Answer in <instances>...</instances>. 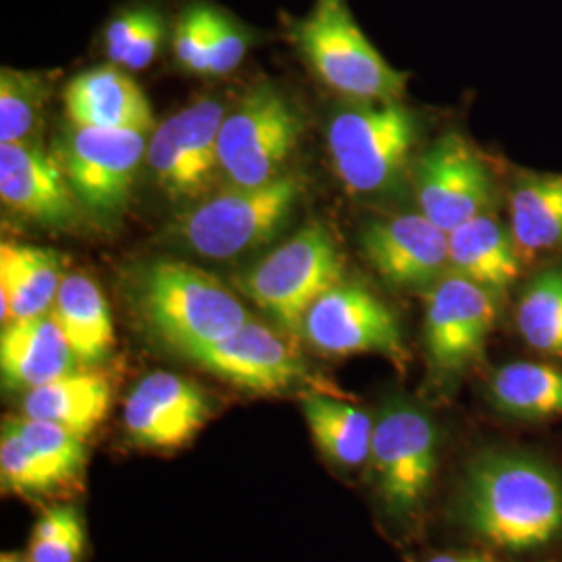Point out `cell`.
Wrapping results in <instances>:
<instances>
[{
  "label": "cell",
  "mask_w": 562,
  "mask_h": 562,
  "mask_svg": "<svg viewBox=\"0 0 562 562\" xmlns=\"http://www.w3.org/2000/svg\"><path fill=\"white\" fill-rule=\"evenodd\" d=\"M461 517L494 548L540 550L562 536V477L522 452H485L469 464Z\"/></svg>",
  "instance_id": "cell-1"
},
{
  "label": "cell",
  "mask_w": 562,
  "mask_h": 562,
  "mask_svg": "<svg viewBox=\"0 0 562 562\" xmlns=\"http://www.w3.org/2000/svg\"><path fill=\"white\" fill-rule=\"evenodd\" d=\"M136 294L146 325L183 359L229 338L252 319L222 281L190 262L148 265Z\"/></svg>",
  "instance_id": "cell-2"
},
{
  "label": "cell",
  "mask_w": 562,
  "mask_h": 562,
  "mask_svg": "<svg viewBox=\"0 0 562 562\" xmlns=\"http://www.w3.org/2000/svg\"><path fill=\"white\" fill-rule=\"evenodd\" d=\"M283 25L285 38L331 90L357 101H401L406 74L367 38L348 0H313L304 15Z\"/></svg>",
  "instance_id": "cell-3"
},
{
  "label": "cell",
  "mask_w": 562,
  "mask_h": 562,
  "mask_svg": "<svg viewBox=\"0 0 562 562\" xmlns=\"http://www.w3.org/2000/svg\"><path fill=\"white\" fill-rule=\"evenodd\" d=\"M306 192L299 171H285L261 186H229L202 199L180 223V240L206 259H234L276 238Z\"/></svg>",
  "instance_id": "cell-4"
},
{
  "label": "cell",
  "mask_w": 562,
  "mask_h": 562,
  "mask_svg": "<svg viewBox=\"0 0 562 562\" xmlns=\"http://www.w3.org/2000/svg\"><path fill=\"white\" fill-rule=\"evenodd\" d=\"M417 140V117L401 101H361L338 111L327 130L336 176L357 196H378L396 188Z\"/></svg>",
  "instance_id": "cell-5"
},
{
  "label": "cell",
  "mask_w": 562,
  "mask_h": 562,
  "mask_svg": "<svg viewBox=\"0 0 562 562\" xmlns=\"http://www.w3.org/2000/svg\"><path fill=\"white\" fill-rule=\"evenodd\" d=\"M344 280V261L331 232L313 223L236 278L246 299L292 338H302L311 306Z\"/></svg>",
  "instance_id": "cell-6"
},
{
  "label": "cell",
  "mask_w": 562,
  "mask_h": 562,
  "mask_svg": "<svg viewBox=\"0 0 562 562\" xmlns=\"http://www.w3.org/2000/svg\"><path fill=\"white\" fill-rule=\"evenodd\" d=\"M438 427L404 398L383 404L373 425L369 464L390 517L406 521L422 510L438 469Z\"/></svg>",
  "instance_id": "cell-7"
},
{
  "label": "cell",
  "mask_w": 562,
  "mask_h": 562,
  "mask_svg": "<svg viewBox=\"0 0 562 562\" xmlns=\"http://www.w3.org/2000/svg\"><path fill=\"white\" fill-rule=\"evenodd\" d=\"M304 121L280 88L259 83L227 111L220 132V165L229 186L250 188L280 178L301 142Z\"/></svg>",
  "instance_id": "cell-8"
},
{
  "label": "cell",
  "mask_w": 562,
  "mask_h": 562,
  "mask_svg": "<svg viewBox=\"0 0 562 562\" xmlns=\"http://www.w3.org/2000/svg\"><path fill=\"white\" fill-rule=\"evenodd\" d=\"M225 115L222 102L202 99L155 127L146 162L171 201H202L222 176L220 132Z\"/></svg>",
  "instance_id": "cell-9"
},
{
  "label": "cell",
  "mask_w": 562,
  "mask_h": 562,
  "mask_svg": "<svg viewBox=\"0 0 562 562\" xmlns=\"http://www.w3.org/2000/svg\"><path fill=\"white\" fill-rule=\"evenodd\" d=\"M148 140L142 132L74 125L60 140L57 161L83 209L111 217L132 196Z\"/></svg>",
  "instance_id": "cell-10"
},
{
  "label": "cell",
  "mask_w": 562,
  "mask_h": 562,
  "mask_svg": "<svg viewBox=\"0 0 562 562\" xmlns=\"http://www.w3.org/2000/svg\"><path fill=\"white\" fill-rule=\"evenodd\" d=\"M302 338L327 357L373 352L396 362L406 359L396 313L357 281H338L311 306Z\"/></svg>",
  "instance_id": "cell-11"
},
{
  "label": "cell",
  "mask_w": 562,
  "mask_h": 562,
  "mask_svg": "<svg viewBox=\"0 0 562 562\" xmlns=\"http://www.w3.org/2000/svg\"><path fill=\"white\" fill-rule=\"evenodd\" d=\"M413 176L423 215L446 234L487 215L496 199L487 162L461 134H446L434 142L415 162Z\"/></svg>",
  "instance_id": "cell-12"
},
{
  "label": "cell",
  "mask_w": 562,
  "mask_h": 562,
  "mask_svg": "<svg viewBox=\"0 0 562 562\" xmlns=\"http://www.w3.org/2000/svg\"><path fill=\"white\" fill-rule=\"evenodd\" d=\"M496 319V294L482 285L454 273L429 285L423 338L434 369L454 375L480 361Z\"/></svg>",
  "instance_id": "cell-13"
},
{
  "label": "cell",
  "mask_w": 562,
  "mask_h": 562,
  "mask_svg": "<svg viewBox=\"0 0 562 562\" xmlns=\"http://www.w3.org/2000/svg\"><path fill=\"white\" fill-rule=\"evenodd\" d=\"M223 382L255 394H280L306 382L294 338L265 323H244L229 338L186 357Z\"/></svg>",
  "instance_id": "cell-14"
},
{
  "label": "cell",
  "mask_w": 562,
  "mask_h": 562,
  "mask_svg": "<svg viewBox=\"0 0 562 562\" xmlns=\"http://www.w3.org/2000/svg\"><path fill=\"white\" fill-rule=\"evenodd\" d=\"M209 417L211 402L201 385L171 371L146 375L123 406L127 438L148 450H178L192 442Z\"/></svg>",
  "instance_id": "cell-15"
},
{
  "label": "cell",
  "mask_w": 562,
  "mask_h": 562,
  "mask_svg": "<svg viewBox=\"0 0 562 562\" xmlns=\"http://www.w3.org/2000/svg\"><path fill=\"white\" fill-rule=\"evenodd\" d=\"M361 248L383 280L398 288L434 285L448 269V234L423 213L367 223Z\"/></svg>",
  "instance_id": "cell-16"
},
{
  "label": "cell",
  "mask_w": 562,
  "mask_h": 562,
  "mask_svg": "<svg viewBox=\"0 0 562 562\" xmlns=\"http://www.w3.org/2000/svg\"><path fill=\"white\" fill-rule=\"evenodd\" d=\"M0 196L7 206L44 227L78 222L80 201L41 142H0Z\"/></svg>",
  "instance_id": "cell-17"
},
{
  "label": "cell",
  "mask_w": 562,
  "mask_h": 562,
  "mask_svg": "<svg viewBox=\"0 0 562 562\" xmlns=\"http://www.w3.org/2000/svg\"><path fill=\"white\" fill-rule=\"evenodd\" d=\"M63 99L74 125L142 134L155 127L150 102L140 86L111 63L71 78Z\"/></svg>",
  "instance_id": "cell-18"
},
{
  "label": "cell",
  "mask_w": 562,
  "mask_h": 562,
  "mask_svg": "<svg viewBox=\"0 0 562 562\" xmlns=\"http://www.w3.org/2000/svg\"><path fill=\"white\" fill-rule=\"evenodd\" d=\"M78 367L80 362L53 313L2 325L0 373L4 390L25 394L78 371Z\"/></svg>",
  "instance_id": "cell-19"
},
{
  "label": "cell",
  "mask_w": 562,
  "mask_h": 562,
  "mask_svg": "<svg viewBox=\"0 0 562 562\" xmlns=\"http://www.w3.org/2000/svg\"><path fill=\"white\" fill-rule=\"evenodd\" d=\"M448 271L501 296L521 276V250L487 213L448 232Z\"/></svg>",
  "instance_id": "cell-20"
},
{
  "label": "cell",
  "mask_w": 562,
  "mask_h": 562,
  "mask_svg": "<svg viewBox=\"0 0 562 562\" xmlns=\"http://www.w3.org/2000/svg\"><path fill=\"white\" fill-rule=\"evenodd\" d=\"M63 276L59 252L27 244H0V319L2 325L53 311Z\"/></svg>",
  "instance_id": "cell-21"
},
{
  "label": "cell",
  "mask_w": 562,
  "mask_h": 562,
  "mask_svg": "<svg viewBox=\"0 0 562 562\" xmlns=\"http://www.w3.org/2000/svg\"><path fill=\"white\" fill-rule=\"evenodd\" d=\"M111 408V385L97 373L71 371L23 394L21 415L88 438Z\"/></svg>",
  "instance_id": "cell-22"
},
{
  "label": "cell",
  "mask_w": 562,
  "mask_h": 562,
  "mask_svg": "<svg viewBox=\"0 0 562 562\" xmlns=\"http://www.w3.org/2000/svg\"><path fill=\"white\" fill-rule=\"evenodd\" d=\"M50 313L80 364L92 367L111 355L115 327L97 281L81 273L65 276Z\"/></svg>",
  "instance_id": "cell-23"
},
{
  "label": "cell",
  "mask_w": 562,
  "mask_h": 562,
  "mask_svg": "<svg viewBox=\"0 0 562 562\" xmlns=\"http://www.w3.org/2000/svg\"><path fill=\"white\" fill-rule=\"evenodd\" d=\"M302 413L323 457L341 469H357L369 462L375 422L355 404L327 394H306Z\"/></svg>",
  "instance_id": "cell-24"
},
{
  "label": "cell",
  "mask_w": 562,
  "mask_h": 562,
  "mask_svg": "<svg viewBox=\"0 0 562 562\" xmlns=\"http://www.w3.org/2000/svg\"><path fill=\"white\" fill-rule=\"evenodd\" d=\"M494 406L513 419L562 417V369L546 362H508L490 382Z\"/></svg>",
  "instance_id": "cell-25"
},
{
  "label": "cell",
  "mask_w": 562,
  "mask_h": 562,
  "mask_svg": "<svg viewBox=\"0 0 562 562\" xmlns=\"http://www.w3.org/2000/svg\"><path fill=\"white\" fill-rule=\"evenodd\" d=\"M173 25L155 0H134L117 9L102 30V50L111 65L142 71L171 41Z\"/></svg>",
  "instance_id": "cell-26"
},
{
  "label": "cell",
  "mask_w": 562,
  "mask_h": 562,
  "mask_svg": "<svg viewBox=\"0 0 562 562\" xmlns=\"http://www.w3.org/2000/svg\"><path fill=\"white\" fill-rule=\"evenodd\" d=\"M510 232L521 255L562 248V173L531 176L515 188Z\"/></svg>",
  "instance_id": "cell-27"
},
{
  "label": "cell",
  "mask_w": 562,
  "mask_h": 562,
  "mask_svg": "<svg viewBox=\"0 0 562 562\" xmlns=\"http://www.w3.org/2000/svg\"><path fill=\"white\" fill-rule=\"evenodd\" d=\"M522 340L546 357L562 359V267L538 273L517 306Z\"/></svg>",
  "instance_id": "cell-28"
},
{
  "label": "cell",
  "mask_w": 562,
  "mask_h": 562,
  "mask_svg": "<svg viewBox=\"0 0 562 562\" xmlns=\"http://www.w3.org/2000/svg\"><path fill=\"white\" fill-rule=\"evenodd\" d=\"M2 423L18 434L23 446L48 473V477L57 483V487L80 480L88 462L86 438L55 423L38 422L23 415L9 417Z\"/></svg>",
  "instance_id": "cell-29"
},
{
  "label": "cell",
  "mask_w": 562,
  "mask_h": 562,
  "mask_svg": "<svg viewBox=\"0 0 562 562\" xmlns=\"http://www.w3.org/2000/svg\"><path fill=\"white\" fill-rule=\"evenodd\" d=\"M46 83L41 74L0 71V142H38Z\"/></svg>",
  "instance_id": "cell-30"
},
{
  "label": "cell",
  "mask_w": 562,
  "mask_h": 562,
  "mask_svg": "<svg viewBox=\"0 0 562 562\" xmlns=\"http://www.w3.org/2000/svg\"><path fill=\"white\" fill-rule=\"evenodd\" d=\"M83 550V519L80 510L69 504L44 510L27 542V557L34 562H80Z\"/></svg>",
  "instance_id": "cell-31"
},
{
  "label": "cell",
  "mask_w": 562,
  "mask_h": 562,
  "mask_svg": "<svg viewBox=\"0 0 562 562\" xmlns=\"http://www.w3.org/2000/svg\"><path fill=\"white\" fill-rule=\"evenodd\" d=\"M0 483L4 494H18L25 498L57 490V483L48 477L18 434L4 423L0 434Z\"/></svg>",
  "instance_id": "cell-32"
},
{
  "label": "cell",
  "mask_w": 562,
  "mask_h": 562,
  "mask_svg": "<svg viewBox=\"0 0 562 562\" xmlns=\"http://www.w3.org/2000/svg\"><path fill=\"white\" fill-rule=\"evenodd\" d=\"M252 42L255 36L244 23L234 20L222 7L213 4L206 41V76L220 78L238 69Z\"/></svg>",
  "instance_id": "cell-33"
},
{
  "label": "cell",
  "mask_w": 562,
  "mask_h": 562,
  "mask_svg": "<svg viewBox=\"0 0 562 562\" xmlns=\"http://www.w3.org/2000/svg\"><path fill=\"white\" fill-rule=\"evenodd\" d=\"M209 0H190L181 7L171 30V48L176 60L190 74L206 76V38L211 20Z\"/></svg>",
  "instance_id": "cell-34"
},
{
  "label": "cell",
  "mask_w": 562,
  "mask_h": 562,
  "mask_svg": "<svg viewBox=\"0 0 562 562\" xmlns=\"http://www.w3.org/2000/svg\"><path fill=\"white\" fill-rule=\"evenodd\" d=\"M429 562H490L477 554H438Z\"/></svg>",
  "instance_id": "cell-35"
},
{
  "label": "cell",
  "mask_w": 562,
  "mask_h": 562,
  "mask_svg": "<svg viewBox=\"0 0 562 562\" xmlns=\"http://www.w3.org/2000/svg\"><path fill=\"white\" fill-rule=\"evenodd\" d=\"M0 562H34L30 557H27V552H4L2 557H0Z\"/></svg>",
  "instance_id": "cell-36"
}]
</instances>
